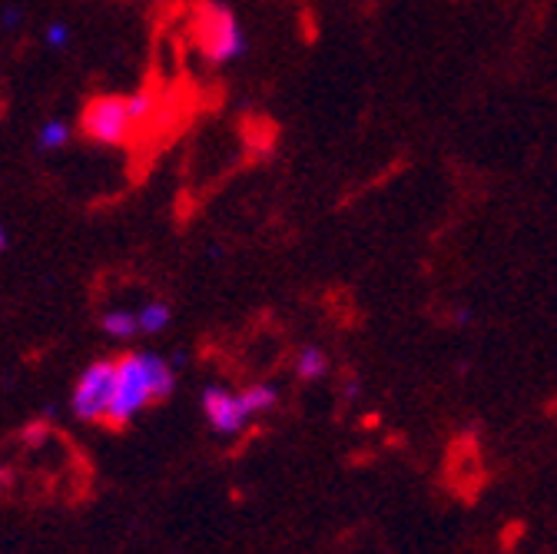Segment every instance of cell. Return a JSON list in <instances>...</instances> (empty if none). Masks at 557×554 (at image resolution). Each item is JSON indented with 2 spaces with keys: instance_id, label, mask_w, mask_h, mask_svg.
I'll use <instances>...</instances> for the list:
<instances>
[{
  "instance_id": "7",
  "label": "cell",
  "mask_w": 557,
  "mask_h": 554,
  "mask_svg": "<svg viewBox=\"0 0 557 554\" xmlns=\"http://www.w3.org/2000/svg\"><path fill=\"white\" fill-rule=\"evenodd\" d=\"M100 329L116 338V342H129L133 335H139V325H136V309H107L103 319H100Z\"/></svg>"
},
{
  "instance_id": "8",
  "label": "cell",
  "mask_w": 557,
  "mask_h": 554,
  "mask_svg": "<svg viewBox=\"0 0 557 554\" xmlns=\"http://www.w3.org/2000/svg\"><path fill=\"white\" fill-rule=\"evenodd\" d=\"M136 325H139V335H160L170 325V306L160 299L144 303L136 309Z\"/></svg>"
},
{
  "instance_id": "12",
  "label": "cell",
  "mask_w": 557,
  "mask_h": 554,
  "mask_svg": "<svg viewBox=\"0 0 557 554\" xmlns=\"http://www.w3.org/2000/svg\"><path fill=\"white\" fill-rule=\"evenodd\" d=\"M21 24H24V11L21 8H4V11H0V27L17 30Z\"/></svg>"
},
{
  "instance_id": "9",
  "label": "cell",
  "mask_w": 557,
  "mask_h": 554,
  "mask_svg": "<svg viewBox=\"0 0 557 554\" xmlns=\"http://www.w3.org/2000/svg\"><path fill=\"white\" fill-rule=\"evenodd\" d=\"M329 372V356L322 349H315V345H306V349H299L296 356V376L302 382H315Z\"/></svg>"
},
{
  "instance_id": "5",
  "label": "cell",
  "mask_w": 557,
  "mask_h": 554,
  "mask_svg": "<svg viewBox=\"0 0 557 554\" xmlns=\"http://www.w3.org/2000/svg\"><path fill=\"white\" fill-rule=\"evenodd\" d=\"M202 415H206L209 429L220 432V435H239L252 419L243 405V398H239V392H230L223 385H213V389L202 392Z\"/></svg>"
},
{
  "instance_id": "10",
  "label": "cell",
  "mask_w": 557,
  "mask_h": 554,
  "mask_svg": "<svg viewBox=\"0 0 557 554\" xmlns=\"http://www.w3.org/2000/svg\"><path fill=\"white\" fill-rule=\"evenodd\" d=\"M239 398H243L246 411H249L252 419H256V415H262V411H269V408L275 405L278 392H275L272 385H265V382H256V385L243 389V392H239Z\"/></svg>"
},
{
  "instance_id": "1",
  "label": "cell",
  "mask_w": 557,
  "mask_h": 554,
  "mask_svg": "<svg viewBox=\"0 0 557 554\" xmlns=\"http://www.w3.org/2000/svg\"><path fill=\"white\" fill-rule=\"evenodd\" d=\"M176 389V366L157 353H126L116 359V382L110 402V426H126L153 402L170 398Z\"/></svg>"
},
{
  "instance_id": "2",
  "label": "cell",
  "mask_w": 557,
  "mask_h": 554,
  "mask_svg": "<svg viewBox=\"0 0 557 554\" xmlns=\"http://www.w3.org/2000/svg\"><path fill=\"white\" fill-rule=\"evenodd\" d=\"M153 113V97H97L81 113V133L100 147H123Z\"/></svg>"
},
{
  "instance_id": "13",
  "label": "cell",
  "mask_w": 557,
  "mask_h": 554,
  "mask_svg": "<svg viewBox=\"0 0 557 554\" xmlns=\"http://www.w3.org/2000/svg\"><path fill=\"white\" fill-rule=\"evenodd\" d=\"M8 249V230H4V223H0V253Z\"/></svg>"
},
{
  "instance_id": "11",
  "label": "cell",
  "mask_w": 557,
  "mask_h": 554,
  "mask_svg": "<svg viewBox=\"0 0 557 554\" xmlns=\"http://www.w3.org/2000/svg\"><path fill=\"white\" fill-rule=\"evenodd\" d=\"M44 44H47L50 50H66V47H70V27H66L63 21L47 24V27H44Z\"/></svg>"
},
{
  "instance_id": "6",
  "label": "cell",
  "mask_w": 557,
  "mask_h": 554,
  "mask_svg": "<svg viewBox=\"0 0 557 554\" xmlns=\"http://www.w3.org/2000/svg\"><path fill=\"white\" fill-rule=\"evenodd\" d=\"M74 123L63 120V116H47L37 133H34V144L40 153H60L63 147H70V140H74Z\"/></svg>"
},
{
  "instance_id": "4",
  "label": "cell",
  "mask_w": 557,
  "mask_h": 554,
  "mask_svg": "<svg viewBox=\"0 0 557 554\" xmlns=\"http://www.w3.org/2000/svg\"><path fill=\"white\" fill-rule=\"evenodd\" d=\"M113 382H116V359H97L81 372L74 392H70V408H74L81 422L90 426L107 422L113 402Z\"/></svg>"
},
{
  "instance_id": "3",
  "label": "cell",
  "mask_w": 557,
  "mask_h": 554,
  "mask_svg": "<svg viewBox=\"0 0 557 554\" xmlns=\"http://www.w3.org/2000/svg\"><path fill=\"white\" fill-rule=\"evenodd\" d=\"M193 34H196V44H199V53L209 60V63H230L236 57L246 53V34H243V24L236 21L233 11L220 8V4H206L196 11L193 17Z\"/></svg>"
}]
</instances>
